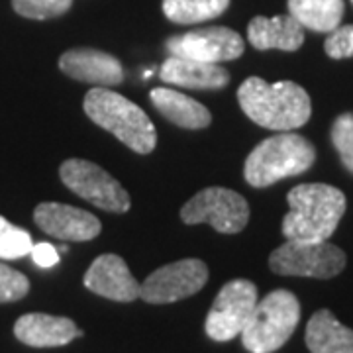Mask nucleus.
I'll list each match as a JSON object with an SVG mask.
<instances>
[{
	"instance_id": "1",
	"label": "nucleus",
	"mask_w": 353,
	"mask_h": 353,
	"mask_svg": "<svg viewBox=\"0 0 353 353\" xmlns=\"http://www.w3.org/2000/svg\"><path fill=\"white\" fill-rule=\"evenodd\" d=\"M238 102L257 126L279 132L304 126L312 114L308 92L292 81L267 83L259 77H250L238 88Z\"/></svg>"
},
{
	"instance_id": "2",
	"label": "nucleus",
	"mask_w": 353,
	"mask_h": 353,
	"mask_svg": "<svg viewBox=\"0 0 353 353\" xmlns=\"http://www.w3.org/2000/svg\"><path fill=\"white\" fill-rule=\"evenodd\" d=\"M290 210L283 218V234L294 241H326L345 212V194L324 183H304L287 194Z\"/></svg>"
},
{
	"instance_id": "3",
	"label": "nucleus",
	"mask_w": 353,
	"mask_h": 353,
	"mask_svg": "<svg viewBox=\"0 0 353 353\" xmlns=\"http://www.w3.org/2000/svg\"><path fill=\"white\" fill-rule=\"evenodd\" d=\"M83 108L102 130L110 132L136 153L148 155L157 145V132L150 116L138 104L106 87L90 88Z\"/></svg>"
},
{
	"instance_id": "4",
	"label": "nucleus",
	"mask_w": 353,
	"mask_h": 353,
	"mask_svg": "<svg viewBox=\"0 0 353 353\" xmlns=\"http://www.w3.org/2000/svg\"><path fill=\"white\" fill-rule=\"evenodd\" d=\"M314 159L316 150L308 139L292 132H281L263 139L248 155L243 176L252 187L263 189L287 176L308 171L314 165Z\"/></svg>"
},
{
	"instance_id": "5",
	"label": "nucleus",
	"mask_w": 353,
	"mask_h": 353,
	"mask_svg": "<svg viewBox=\"0 0 353 353\" xmlns=\"http://www.w3.org/2000/svg\"><path fill=\"white\" fill-rule=\"evenodd\" d=\"M301 320V303L290 290L277 289L257 301L250 322L241 332L250 353H273L283 347Z\"/></svg>"
},
{
	"instance_id": "6",
	"label": "nucleus",
	"mask_w": 353,
	"mask_h": 353,
	"mask_svg": "<svg viewBox=\"0 0 353 353\" xmlns=\"http://www.w3.org/2000/svg\"><path fill=\"white\" fill-rule=\"evenodd\" d=\"M273 273L285 277L332 279L345 267V253L328 241L289 240L269 257Z\"/></svg>"
},
{
	"instance_id": "7",
	"label": "nucleus",
	"mask_w": 353,
	"mask_h": 353,
	"mask_svg": "<svg viewBox=\"0 0 353 353\" xmlns=\"http://www.w3.org/2000/svg\"><path fill=\"white\" fill-rule=\"evenodd\" d=\"M59 176L67 189L97 208L116 214L130 210L132 201L128 190L101 165L87 159H67L59 167Z\"/></svg>"
},
{
	"instance_id": "8",
	"label": "nucleus",
	"mask_w": 353,
	"mask_h": 353,
	"mask_svg": "<svg viewBox=\"0 0 353 353\" xmlns=\"http://www.w3.org/2000/svg\"><path fill=\"white\" fill-rule=\"evenodd\" d=\"M181 220L189 226L206 222L220 234H238L248 226L250 204L236 190L208 187L181 208Z\"/></svg>"
},
{
	"instance_id": "9",
	"label": "nucleus",
	"mask_w": 353,
	"mask_h": 353,
	"mask_svg": "<svg viewBox=\"0 0 353 353\" xmlns=\"http://www.w3.org/2000/svg\"><path fill=\"white\" fill-rule=\"evenodd\" d=\"M257 301V287L252 281L234 279L226 283L206 316L208 338L214 341H230L238 338L250 322Z\"/></svg>"
},
{
	"instance_id": "10",
	"label": "nucleus",
	"mask_w": 353,
	"mask_h": 353,
	"mask_svg": "<svg viewBox=\"0 0 353 353\" xmlns=\"http://www.w3.org/2000/svg\"><path fill=\"white\" fill-rule=\"evenodd\" d=\"M169 55L204 61V63H224L243 55V38L236 30L224 26L201 28L187 34H179L165 41Z\"/></svg>"
},
{
	"instance_id": "11",
	"label": "nucleus",
	"mask_w": 353,
	"mask_h": 353,
	"mask_svg": "<svg viewBox=\"0 0 353 353\" xmlns=\"http://www.w3.org/2000/svg\"><path fill=\"white\" fill-rule=\"evenodd\" d=\"M208 281V267L201 259H181L153 271L139 285V296L150 304H169L196 294Z\"/></svg>"
},
{
	"instance_id": "12",
	"label": "nucleus",
	"mask_w": 353,
	"mask_h": 353,
	"mask_svg": "<svg viewBox=\"0 0 353 353\" xmlns=\"http://www.w3.org/2000/svg\"><path fill=\"white\" fill-rule=\"evenodd\" d=\"M34 222L48 236L63 241L94 240L102 228L101 220L94 214L61 202L38 204L34 210Z\"/></svg>"
},
{
	"instance_id": "13",
	"label": "nucleus",
	"mask_w": 353,
	"mask_h": 353,
	"mask_svg": "<svg viewBox=\"0 0 353 353\" xmlns=\"http://www.w3.org/2000/svg\"><path fill=\"white\" fill-rule=\"evenodd\" d=\"M90 292L116 303H132L139 296V283L130 273L126 261L120 255H99L83 279Z\"/></svg>"
},
{
	"instance_id": "14",
	"label": "nucleus",
	"mask_w": 353,
	"mask_h": 353,
	"mask_svg": "<svg viewBox=\"0 0 353 353\" xmlns=\"http://www.w3.org/2000/svg\"><path fill=\"white\" fill-rule=\"evenodd\" d=\"M59 69L75 81L90 83L97 87H118L124 81L122 63L114 55L90 48L65 51L59 57Z\"/></svg>"
},
{
	"instance_id": "15",
	"label": "nucleus",
	"mask_w": 353,
	"mask_h": 353,
	"mask_svg": "<svg viewBox=\"0 0 353 353\" xmlns=\"http://www.w3.org/2000/svg\"><path fill=\"white\" fill-rule=\"evenodd\" d=\"M14 336L30 347H59L81 338L83 332L71 318L32 312L16 320Z\"/></svg>"
},
{
	"instance_id": "16",
	"label": "nucleus",
	"mask_w": 353,
	"mask_h": 353,
	"mask_svg": "<svg viewBox=\"0 0 353 353\" xmlns=\"http://www.w3.org/2000/svg\"><path fill=\"white\" fill-rule=\"evenodd\" d=\"M159 75L169 85L192 90H218L230 83V73L220 63H204L175 55L165 59Z\"/></svg>"
},
{
	"instance_id": "17",
	"label": "nucleus",
	"mask_w": 353,
	"mask_h": 353,
	"mask_svg": "<svg viewBox=\"0 0 353 353\" xmlns=\"http://www.w3.org/2000/svg\"><path fill=\"white\" fill-rule=\"evenodd\" d=\"M248 39L255 50L296 51L304 43V28L292 16H255L248 26Z\"/></svg>"
},
{
	"instance_id": "18",
	"label": "nucleus",
	"mask_w": 353,
	"mask_h": 353,
	"mask_svg": "<svg viewBox=\"0 0 353 353\" xmlns=\"http://www.w3.org/2000/svg\"><path fill=\"white\" fill-rule=\"evenodd\" d=\"M150 101L157 108V112L179 128L202 130L212 122V114L204 104L173 88H153L150 92Z\"/></svg>"
},
{
	"instance_id": "19",
	"label": "nucleus",
	"mask_w": 353,
	"mask_h": 353,
	"mask_svg": "<svg viewBox=\"0 0 353 353\" xmlns=\"http://www.w3.org/2000/svg\"><path fill=\"white\" fill-rule=\"evenodd\" d=\"M310 353H353V330L345 328L330 310H318L306 326Z\"/></svg>"
},
{
	"instance_id": "20",
	"label": "nucleus",
	"mask_w": 353,
	"mask_h": 353,
	"mask_svg": "<svg viewBox=\"0 0 353 353\" xmlns=\"http://www.w3.org/2000/svg\"><path fill=\"white\" fill-rule=\"evenodd\" d=\"M345 12L343 0H289V14L312 32L330 34L340 26Z\"/></svg>"
},
{
	"instance_id": "21",
	"label": "nucleus",
	"mask_w": 353,
	"mask_h": 353,
	"mask_svg": "<svg viewBox=\"0 0 353 353\" xmlns=\"http://www.w3.org/2000/svg\"><path fill=\"white\" fill-rule=\"evenodd\" d=\"M230 0H163V14L175 24H199L226 12Z\"/></svg>"
},
{
	"instance_id": "22",
	"label": "nucleus",
	"mask_w": 353,
	"mask_h": 353,
	"mask_svg": "<svg viewBox=\"0 0 353 353\" xmlns=\"http://www.w3.org/2000/svg\"><path fill=\"white\" fill-rule=\"evenodd\" d=\"M34 240L24 228L10 224L4 216H0V259H20L30 255Z\"/></svg>"
},
{
	"instance_id": "23",
	"label": "nucleus",
	"mask_w": 353,
	"mask_h": 353,
	"mask_svg": "<svg viewBox=\"0 0 353 353\" xmlns=\"http://www.w3.org/2000/svg\"><path fill=\"white\" fill-rule=\"evenodd\" d=\"M73 0H12L16 14L28 20H50L63 16L71 8Z\"/></svg>"
},
{
	"instance_id": "24",
	"label": "nucleus",
	"mask_w": 353,
	"mask_h": 353,
	"mask_svg": "<svg viewBox=\"0 0 353 353\" xmlns=\"http://www.w3.org/2000/svg\"><path fill=\"white\" fill-rule=\"evenodd\" d=\"M332 143L340 155L343 167L353 175V114H341L332 124Z\"/></svg>"
},
{
	"instance_id": "25",
	"label": "nucleus",
	"mask_w": 353,
	"mask_h": 353,
	"mask_svg": "<svg viewBox=\"0 0 353 353\" xmlns=\"http://www.w3.org/2000/svg\"><path fill=\"white\" fill-rule=\"evenodd\" d=\"M30 290V281L20 271L0 263V304L22 301Z\"/></svg>"
},
{
	"instance_id": "26",
	"label": "nucleus",
	"mask_w": 353,
	"mask_h": 353,
	"mask_svg": "<svg viewBox=\"0 0 353 353\" xmlns=\"http://www.w3.org/2000/svg\"><path fill=\"white\" fill-rule=\"evenodd\" d=\"M324 51L332 59L353 57V24L338 26L336 30H332L324 41Z\"/></svg>"
},
{
	"instance_id": "27",
	"label": "nucleus",
	"mask_w": 353,
	"mask_h": 353,
	"mask_svg": "<svg viewBox=\"0 0 353 353\" xmlns=\"http://www.w3.org/2000/svg\"><path fill=\"white\" fill-rule=\"evenodd\" d=\"M30 255H32L34 263L41 267V269H50V267H55V265L59 263V252H57V248H53L48 241L34 243Z\"/></svg>"
},
{
	"instance_id": "28",
	"label": "nucleus",
	"mask_w": 353,
	"mask_h": 353,
	"mask_svg": "<svg viewBox=\"0 0 353 353\" xmlns=\"http://www.w3.org/2000/svg\"><path fill=\"white\" fill-rule=\"evenodd\" d=\"M352 4H353V0H352Z\"/></svg>"
}]
</instances>
